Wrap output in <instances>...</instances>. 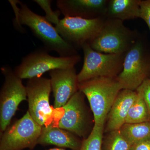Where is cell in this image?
Masks as SVG:
<instances>
[{
  "instance_id": "obj_1",
  "label": "cell",
  "mask_w": 150,
  "mask_h": 150,
  "mask_svg": "<svg viewBox=\"0 0 150 150\" xmlns=\"http://www.w3.org/2000/svg\"><path fill=\"white\" fill-rule=\"evenodd\" d=\"M15 15L14 24L22 31L21 25H27L35 37L41 40L46 51H55L61 57L78 55L76 48L66 41L59 34L56 28L42 16L31 11L27 5L18 1L9 0Z\"/></svg>"
},
{
  "instance_id": "obj_2",
  "label": "cell",
  "mask_w": 150,
  "mask_h": 150,
  "mask_svg": "<svg viewBox=\"0 0 150 150\" xmlns=\"http://www.w3.org/2000/svg\"><path fill=\"white\" fill-rule=\"evenodd\" d=\"M78 87L88 100L94 125H104L115 98L123 89L116 77L94 78L79 83Z\"/></svg>"
},
{
  "instance_id": "obj_3",
  "label": "cell",
  "mask_w": 150,
  "mask_h": 150,
  "mask_svg": "<svg viewBox=\"0 0 150 150\" xmlns=\"http://www.w3.org/2000/svg\"><path fill=\"white\" fill-rule=\"evenodd\" d=\"M123 21L106 18L98 35L90 43L95 51L108 54H126L139 38Z\"/></svg>"
},
{
  "instance_id": "obj_4",
  "label": "cell",
  "mask_w": 150,
  "mask_h": 150,
  "mask_svg": "<svg viewBox=\"0 0 150 150\" xmlns=\"http://www.w3.org/2000/svg\"><path fill=\"white\" fill-rule=\"evenodd\" d=\"M84 53L82 68L77 75L79 83L94 78H115L122 71L126 54H108L95 51L88 43L81 47Z\"/></svg>"
},
{
  "instance_id": "obj_5",
  "label": "cell",
  "mask_w": 150,
  "mask_h": 150,
  "mask_svg": "<svg viewBox=\"0 0 150 150\" xmlns=\"http://www.w3.org/2000/svg\"><path fill=\"white\" fill-rule=\"evenodd\" d=\"M150 73V55L138 38L125 55L122 71L116 77L123 89L136 91Z\"/></svg>"
},
{
  "instance_id": "obj_6",
  "label": "cell",
  "mask_w": 150,
  "mask_h": 150,
  "mask_svg": "<svg viewBox=\"0 0 150 150\" xmlns=\"http://www.w3.org/2000/svg\"><path fill=\"white\" fill-rule=\"evenodd\" d=\"M81 60L79 55L68 57H54L46 50H35L25 56L21 63L13 70L15 74L21 79H32L42 76L44 73L58 69L75 67Z\"/></svg>"
},
{
  "instance_id": "obj_7",
  "label": "cell",
  "mask_w": 150,
  "mask_h": 150,
  "mask_svg": "<svg viewBox=\"0 0 150 150\" xmlns=\"http://www.w3.org/2000/svg\"><path fill=\"white\" fill-rule=\"evenodd\" d=\"M5 78L0 91V132L10 125L19 105L27 99L26 87L8 65L1 68Z\"/></svg>"
},
{
  "instance_id": "obj_8",
  "label": "cell",
  "mask_w": 150,
  "mask_h": 150,
  "mask_svg": "<svg viewBox=\"0 0 150 150\" xmlns=\"http://www.w3.org/2000/svg\"><path fill=\"white\" fill-rule=\"evenodd\" d=\"M42 129L27 111L1 134L0 150H33L38 144Z\"/></svg>"
},
{
  "instance_id": "obj_9",
  "label": "cell",
  "mask_w": 150,
  "mask_h": 150,
  "mask_svg": "<svg viewBox=\"0 0 150 150\" xmlns=\"http://www.w3.org/2000/svg\"><path fill=\"white\" fill-rule=\"evenodd\" d=\"M106 17L85 19L65 17L56 25V30L67 42L76 48H81L85 43L90 44L102 29Z\"/></svg>"
},
{
  "instance_id": "obj_10",
  "label": "cell",
  "mask_w": 150,
  "mask_h": 150,
  "mask_svg": "<svg viewBox=\"0 0 150 150\" xmlns=\"http://www.w3.org/2000/svg\"><path fill=\"white\" fill-rule=\"evenodd\" d=\"M28 112L41 126H45L54 114L49 102L52 91L50 79L37 77L28 79L26 86Z\"/></svg>"
},
{
  "instance_id": "obj_11",
  "label": "cell",
  "mask_w": 150,
  "mask_h": 150,
  "mask_svg": "<svg viewBox=\"0 0 150 150\" xmlns=\"http://www.w3.org/2000/svg\"><path fill=\"white\" fill-rule=\"evenodd\" d=\"M85 96L79 90L73 96L62 108L64 114L58 124L59 128L84 139L87 137L90 125L89 115L85 103Z\"/></svg>"
},
{
  "instance_id": "obj_12",
  "label": "cell",
  "mask_w": 150,
  "mask_h": 150,
  "mask_svg": "<svg viewBox=\"0 0 150 150\" xmlns=\"http://www.w3.org/2000/svg\"><path fill=\"white\" fill-rule=\"evenodd\" d=\"M51 89L56 109L62 108L79 91V82L75 67L49 72Z\"/></svg>"
},
{
  "instance_id": "obj_13",
  "label": "cell",
  "mask_w": 150,
  "mask_h": 150,
  "mask_svg": "<svg viewBox=\"0 0 150 150\" xmlns=\"http://www.w3.org/2000/svg\"><path fill=\"white\" fill-rule=\"evenodd\" d=\"M108 0H58L57 6L65 17L95 19L105 17Z\"/></svg>"
},
{
  "instance_id": "obj_14",
  "label": "cell",
  "mask_w": 150,
  "mask_h": 150,
  "mask_svg": "<svg viewBox=\"0 0 150 150\" xmlns=\"http://www.w3.org/2000/svg\"><path fill=\"white\" fill-rule=\"evenodd\" d=\"M136 91L121 90L110 108L107 118V132L119 130L126 123L128 112L137 98Z\"/></svg>"
},
{
  "instance_id": "obj_15",
  "label": "cell",
  "mask_w": 150,
  "mask_h": 150,
  "mask_svg": "<svg viewBox=\"0 0 150 150\" xmlns=\"http://www.w3.org/2000/svg\"><path fill=\"white\" fill-rule=\"evenodd\" d=\"M82 141L71 132L52 124L42 126L37 144L43 146L54 145L60 148L79 150Z\"/></svg>"
},
{
  "instance_id": "obj_16",
  "label": "cell",
  "mask_w": 150,
  "mask_h": 150,
  "mask_svg": "<svg viewBox=\"0 0 150 150\" xmlns=\"http://www.w3.org/2000/svg\"><path fill=\"white\" fill-rule=\"evenodd\" d=\"M141 0H109L105 17L125 20L140 18Z\"/></svg>"
},
{
  "instance_id": "obj_17",
  "label": "cell",
  "mask_w": 150,
  "mask_h": 150,
  "mask_svg": "<svg viewBox=\"0 0 150 150\" xmlns=\"http://www.w3.org/2000/svg\"><path fill=\"white\" fill-rule=\"evenodd\" d=\"M131 145L150 140V121L144 123H125L119 129Z\"/></svg>"
},
{
  "instance_id": "obj_18",
  "label": "cell",
  "mask_w": 150,
  "mask_h": 150,
  "mask_svg": "<svg viewBox=\"0 0 150 150\" xmlns=\"http://www.w3.org/2000/svg\"><path fill=\"white\" fill-rule=\"evenodd\" d=\"M137 93V98L129 109L125 123L134 124L150 121L149 110L146 102L142 96Z\"/></svg>"
},
{
  "instance_id": "obj_19",
  "label": "cell",
  "mask_w": 150,
  "mask_h": 150,
  "mask_svg": "<svg viewBox=\"0 0 150 150\" xmlns=\"http://www.w3.org/2000/svg\"><path fill=\"white\" fill-rule=\"evenodd\" d=\"M104 125H94L88 137L82 140L79 150H102Z\"/></svg>"
},
{
  "instance_id": "obj_20",
  "label": "cell",
  "mask_w": 150,
  "mask_h": 150,
  "mask_svg": "<svg viewBox=\"0 0 150 150\" xmlns=\"http://www.w3.org/2000/svg\"><path fill=\"white\" fill-rule=\"evenodd\" d=\"M131 145L119 130L109 132L103 142L102 150H130Z\"/></svg>"
},
{
  "instance_id": "obj_21",
  "label": "cell",
  "mask_w": 150,
  "mask_h": 150,
  "mask_svg": "<svg viewBox=\"0 0 150 150\" xmlns=\"http://www.w3.org/2000/svg\"><path fill=\"white\" fill-rule=\"evenodd\" d=\"M37 3L46 13L45 18L51 23L56 25L59 23L60 20V11H54L51 8L52 1L51 0H35L33 1Z\"/></svg>"
},
{
  "instance_id": "obj_22",
  "label": "cell",
  "mask_w": 150,
  "mask_h": 150,
  "mask_svg": "<svg viewBox=\"0 0 150 150\" xmlns=\"http://www.w3.org/2000/svg\"><path fill=\"white\" fill-rule=\"evenodd\" d=\"M136 91L142 96L145 100L147 106L150 118V78L145 80Z\"/></svg>"
},
{
  "instance_id": "obj_23",
  "label": "cell",
  "mask_w": 150,
  "mask_h": 150,
  "mask_svg": "<svg viewBox=\"0 0 150 150\" xmlns=\"http://www.w3.org/2000/svg\"><path fill=\"white\" fill-rule=\"evenodd\" d=\"M140 18L144 21L150 31V0L141 1Z\"/></svg>"
},
{
  "instance_id": "obj_24",
  "label": "cell",
  "mask_w": 150,
  "mask_h": 150,
  "mask_svg": "<svg viewBox=\"0 0 150 150\" xmlns=\"http://www.w3.org/2000/svg\"><path fill=\"white\" fill-rule=\"evenodd\" d=\"M130 150H150V140L132 145Z\"/></svg>"
},
{
  "instance_id": "obj_25",
  "label": "cell",
  "mask_w": 150,
  "mask_h": 150,
  "mask_svg": "<svg viewBox=\"0 0 150 150\" xmlns=\"http://www.w3.org/2000/svg\"><path fill=\"white\" fill-rule=\"evenodd\" d=\"M47 150H67L65 149H63V148H52V149H49Z\"/></svg>"
}]
</instances>
